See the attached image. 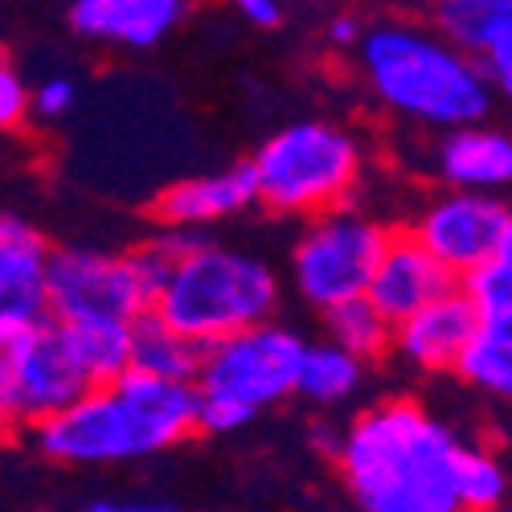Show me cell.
I'll return each instance as SVG.
<instances>
[{"label":"cell","instance_id":"cell-1","mask_svg":"<svg viewBox=\"0 0 512 512\" xmlns=\"http://www.w3.org/2000/svg\"><path fill=\"white\" fill-rule=\"evenodd\" d=\"M459 435L414 398H386L361 410L332 447L349 500L365 512H459Z\"/></svg>","mask_w":512,"mask_h":512},{"label":"cell","instance_id":"cell-2","mask_svg":"<svg viewBox=\"0 0 512 512\" xmlns=\"http://www.w3.org/2000/svg\"><path fill=\"white\" fill-rule=\"evenodd\" d=\"M353 54L377 107L426 132L480 123L500 99L480 62L418 17L365 21Z\"/></svg>","mask_w":512,"mask_h":512},{"label":"cell","instance_id":"cell-3","mask_svg":"<svg viewBox=\"0 0 512 512\" xmlns=\"http://www.w3.org/2000/svg\"><path fill=\"white\" fill-rule=\"evenodd\" d=\"M279 304L283 283L263 254L213 242L201 230L168 263L148 312L197 345H213L238 328L279 316Z\"/></svg>","mask_w":512,"mask_h":512},{"label":"cell","instance_id":"cell-4","mask_svg":"<svg viewBox=\"0 0 512 512\" xmlns=\"http://www.w3.org/2000/svg\"><path fill=\"white\" fill-rule=\"evenodd\" d=\"M246 164L254 177V205L275 218H312L353 201L365 177V148L332 119H295L271 132Z\"/></svg>","mask_w":512,"mask_h":512},{"label":"cell","instance_id":"cell-5","mask_svg":"<svg viewBox=\"0 0 512 512\" xmlns=\"http://www.w3.org/2000/svg\"><path fill=\"white\" fill-rule=\"evenodd\" d=\"M173 263L164 234L156 230L136 250L99 246H50L46 263V312L50 320L78 316H119L136 320L152 308V295Z\"/></svg>","mask_w":512,"mask_h":512},{"label":"cell","instance_id":"cell-6","mask_svg":"<svg viewBox=\"0 0 512 512\" xmlns=\"http://www.w3.org/2000/svg\"><path fill=\"white\" fill-rule=\"evenodd\" d=\"M304 234L291 246V287L295 295L324 312L349 295H365V283L373 275V263L390 230L386 222L345 205H332L324 213L304 218Z\"/></svg>","mask_w":512,"mask_h":512},{"label":"cell","instance_id":"cell-7","mask_svg":"<svg viewBox=\"0 0 512 512\" xmlns=\"http://www.w3.org/2000/svg\"><path fill=\"white\" fill-rule=\"evenodd\" d=\"M308 340L283 320H263L238 328L222 340L201 349L197 365V390L222 394L250 410H271L287 398H295V377H300Z\"/></svg>","mask_w":512,"mask_h":512},{"label":"cell","instance_id":"cell-8","mask_svg":"<svg viewBox=\"0 0 512 512\" xmlns=\"http://www.w3.org/2000/svg\"><path fill=\"white\" fill-rule=\"evenodd\" d=\"M406 230L459 279L467 267L512 250V209L488 189H443Z\"/></svg>","mask_w":512,"mask_h":512},{"label":"cell","instance_id":"cell-9","mask_svg":"<svg viewBox=\"0 0 512 512\" xmlns=\"http://www.w3.org/2000/svg\"><path fill=\"white\" fill-rule=\"evenodd\" d=\"M33 447L66 467H107L132 459V435L111 386H91L62 410L29 426Z\"/></svg>","mask_w":512,"mask_h":512},{"label":"cell","instance_id":"cell-10","mask_svg":"<svg viewBox=\"0 0 512 512\" xmlns=\"http://www.w3.org/2000/svg\"><path fill=\"white\" fill-rule=\"evenodd\" d=\"M111 394L127 418L132 459L164 455L197 435V381L127 369L111 381Z\"/></svg>","mask_w":512,"mask_h":512},{"label":"cell","instance_id":"cell-11","mask_svg":"<svg viewBox=\"0 0 512 512\" xmlns=\"http://www.w3.org/2000/svg\"><path fill=\"white\" fill-rule=\"evenodd\" d=\"M447 287H455V275L402 226V230H390L386 246H381L365 295L390 324H398L402 316L443 295Z\"/></svg>","mask_w":512,"mask_h":512},{"label":"cell","instance_id":"cell-12","mask_svg":"<svg viewBox=\"0 0 512 512\" xmlns=\"http://www.w3.org/2000/svg\"><path fill=\"white\" fill-rule=\"evenodd\" d=\"M82 390H91V381H87V373L78 369V361L70 357L58 324L50 316L37 320V328L29 336V349L21 357L17 398H13V426H33L37 418H46V414L62 410L66 402H74Z\"/></svg>","mask_w":512,"mask_h":512},{"label":"cell","instance_id":"cell-13","mask_svg":"<svg viewBox=\"0 0 512 512\" xmlns=\"http://www.w3.org/2000/svg\"><path fill=\"white\" fill-rule=\"evenodd\" d=\"M197 0H70V29L82 41L152 50L173 33Z\"/></svg>","mask_w":512,"mask_h":512},{"label":"cell","instance_id":"cell-14","mask_svg":"<svg viewBox=\"0 0 512 512\" xmlns=\"http://www.w3.org/2000/svg\"><path fill=\"white\" fill-rule=\"evenodd\" d=\"M476 320L480 316L467 304V295L459 287H447L443 295L426 300L422 308H414L394 324L390 353H398L410 369H422V373H451L455 353L467 340V332L476 328Z\"/></svg>","mask_w":512,"mask_h":512},{"label":"cell","instance_id":"cell-15","mask_svg":"<svg viewBox=\"0 0 512 512\" xmlns=\"http://www.w3.org/2000/svg\"><path fill=\"white\" fill-rule=\"evenodd\" d=\"M431 173L443 189L504 193V185L512 181V136L488 119L447 127L431 152Z\"/></svg>","mask_w":512,"mask_h":512},{"label":"cell","instance_id":"cell-16","mask_svg":"<svg viewBox=\"0 0 512 512\" xmlns=\"http://www.w3.org/2000/svg\"><path fill=\"white\" fill-rule=\"evenodd\" d=\"M250 205H254V177H250V164L242 160V164L218 168V173H201V177H185L177 185H168L152 201V222L177 226V230H205V226L238 218Z\"/></svg>","mask_w":512,"mask_h":512},{"label":"cell","instance_id":"cell-17","mask_svg":"<svg viewBox=\"0 0 512 512\" xmlns=\"http://www.w3.org/2000/svg\"><path fill=\"white\" fill-rule=\"evenodd\" d=\"M50 242L21 218L0 213V324L46 320Z\"/></svg>","mask_w":512,"mask_h":512},{"label":"cell","instance_id":"cell-18","mask_svg":"<svg viewBox=\"0 0 512 512\" xmlns=\"http://www.w3.org/2000/svg\"><path fill=\"white\" fill-rule=\"evenodd\" d=\"M54 324L91 386H111L119 373L132 369V320L78 316V320H54Z\"/></svg>","mask_w":512,"mask_h":512},{"label":"cell","instance_id":"cell-19","mask_svg":"<svg viewBox=\"0 0 512 512\" xmlns=\"http://www.w3.org/2000/svg\"><path fill=\"white\" fill-rule=\"evenodd\" d=\"M451 373H459L467 386L508 402L512 398V316L504 320H476L467 340L455 353Z\"/></svg>","mask_w":512,"mask_h":512},{"label":"cell","instance_id":"cell-20","mask_svg":"<svg viewBox=\"0 0 512 512\" xmlns=\"http://www.w3.org/2000/svg\"><path fill=\"white\" fill-rule=\"evenodd\" d=\"M365 386V361L353 357L349 349L332 345V340H308L304 345V361H300V377H295V398H304L308 406L332 410L345 406L361 394Z\"/></svg>","mask_w":512,"mask_h":512},{"label":"cell","instance_id":"cell-21","mask_svg":"<svg viewBox=\"0 0 512 512\" xmlns=\"http://www.w3.org/2000/svg\"><path fill=\"white\" fill-rule=\"evenodd\" d=\"M426 25L463 54L480 58L492 37L512 29V0H435L426 9Z\"/></svg>","mask_w":512,"mask_h":512},{"label":"cell","instance_id":"cell-22","mask_svg":"<svg viewBox=\"0 0 512 512\" xmlns=\"http://www.w3.org/2000/svg\"><path fill=\"white\" fill-rule=\"evenodd\" d=\"M455 504L459 512H496L508 504V463L496 447L459 439L455 443Z\"/></svg>","mask_w":512,"mask_h":512},{"label":"cell","instance_id":"cell-23","mask_svg":"<svg viewBox=\"0 0 512 512\" xmlns=\"http://www.w3.org/2000/svg\"><path fill=\"white\" fill-rule=\"evenodd\" d=\"M201 349L205 345L181 336L177 328H168L152 312H144V316L132 320V369L193 381L197 377V365H201Z\"/></svg>","mask_w":512,"mask_h":512},{"label":"cell","instance_id":"cell-24","mask_svg":"<svg viewBox=\"0 0 512 512\" xmlns=\"http://www.w3.org/2000/svg\"><path fill=\"white\" fill-rule=\"evenodd\" d=\"M320 316H324V332H328L332 345L349 349V353L361 357L365 365L390 357L394 324L369 304V295H349V300L324 308Z\"/></svg>","mask_w":512,"mask_h":512},{"label":"cell","instance_id":"cell-25","mask_svg":"<svg viewBox=\"0 0 512 512\" xmlns=\"http://www.w3.org/2000/svg\"><path fill=\"white\" fill-rule=\"evenodd\" d=\"M455 287L467 295L480 320H504L512 316V250L492 254V259L467 267Z\"/></svg>","mask_w":512,"mask_h":512},{"label":"cell","instance_id":"cell-26","mask_svg":"<svg viewBox=\"0 0 512 512\" xmlns=\"http://www.w3.org/2000/svg\"><path fill=\"white\" fill-rule=\"evenodd\" d=\"M33 324H0V422L13 426V398H17V377H21V357L29 349Z\"/></svg>","mask_w":512,"mask_h":512},{"label":"cell","instance_id":"cell-27","mask_svg":"<svg viewBox=\"0 0 512 512\" xmlns=\"http://www.w3.org/2000/svg\"><path fill=\"white\" fill-rule=\"evenodd\" d=\"M254 418H259V410H250L234 398H222V394H201L197 390V435L226 439V435L246 431Z\"/></svg>","mask_w":512,"mask_h":512},{"label":"cell","instance_id":"cell-28","mask_svg":"<svg viewBox=\"0 0 512 512\" xmlns=\"http://www.w3.org/2000/svg\"><path fill=\"white\" fill-rule=\"evenodd\" d=\"M29 119V82L21 78L9 50H0V132H21Z\"/></svg>","mask_w":512,"mask_h":512},{"label":"cell","instance_id":"cell-29","mask_svg":"<svg viewBox=\"0 0 512 512\" xmlns=\"http://www.w3.org/2000/svg\"><path fill=\"white\" fill-rule=\"evenodd\" d=\"M74 103H78V87H74V78H66V74H54V78L37 82V87L29 91V115L46 119V123L66 119L74 111Z\"/></svg>","mask_w":512,"mask_h":512},{"label":"cell","instance_id":"cell-30","mask_svg":"<svg viewBox=\"0 0 512 512\" xmlns=\"http://www.w3.org/2000/svg\"><path fill=\"white\" fill-rule=\"evenodd\" d=\"M222 5L250 21L254 29H279L287 17V0H222Z\"/></svg>","mask_w":512,"mask_h":512},{"label":"cell","instance_id":"cell-31","mask_svg":"<svg viewBox=\"0 0 512 512\" xmlns=\"http://www.w3.org/2000/svg\"><path fill=\"white\" fill-rule=\"evenodd\" d=\"M361 29H365L361 13L340 9V13L328 17V25H324V41H328L332 50H340V54H353V46L361 41Z\"/></svg>","mask_w":512,"mask_h":512},{"label":"cell","instance_id":"cell-32","mask_svg":"<svg viewBox=\"0 0 512 512\" xmlns=\"http://www.w3.org/2000/svg\"><path fill=\"white\" fill-rule=\"evenodd\" d=\"M168 500H91L87 512H168Z\"/></svg>","mask_w":512,"mask_h":512},{"label":"cell","instance_id":"cell-33","mask_svg":"<svg viewBox=\"0 0 512 512\" xmlns=\"http://www.w3.org/2000/svg\"><path fill=\"white\" fill-rule=\"evenodd\" d=\"M406 5H410L414 13H422V17H426V9H431V5H435V0H406Z\"/></svg>","mask_w":512,"mask_h":512},{"label":"cell","instance_id":"cell-34","mask_svg":"<svg viewBox=\"0 0 512 512\" xmlns=\"http://www.w3.org/2000/svg\"><path fill=\"white\" fill-rule=\"evenodd\" d=\"M287 5H300V9H320V5H328V0H287Z\"/></svg>","mask_w":512,"mask_h":512},{"label":"cell","instance_id":"cell-35","mask_svg":"<svg viewBox=\"0 0 512 512\" xmlns=\"http://www.w3.org/2000/svg\"><path fill=\"white\" fill-rule=\"evenodd\" d=\"M5 431H9V426H5V422H0V435H5Z\"/></svg>","mask_w":512,"mask_h":512}]
</instances>
